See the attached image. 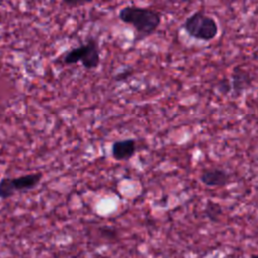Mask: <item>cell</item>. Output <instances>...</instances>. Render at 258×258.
I'll use <instances>...</instances> for the list:
<instances>
[{
	"instance_id": "8fae6325",
	"label": "cell",
	"mask_w": 258,
	"mask_h": 258,
	"mask_svg": "<svg viewBox=\"0 0 258 258\" xmlns=\"http://www.w3.org/2000/svg\"><path fill=\"white\" fill-rule=\"evenodd\" d=\"M132 74H133L132 68H130V67L125 68L123 71L117 73V74L114 76V81H115V82H123V81H126Z\"/></svg>"
},
{
	"instance_id": "9c48e42d",
	"label": "cell",
	"mask_w": 258,
	"mask_h": 258,
	"mask_svg": "<svg viewBox=\"0 0 258 258\" xmlns=\"http://www.w3.org/2000/svg\"><path fill=\"white\" fill-rule=\"evenodd\" d=\"M16 194L13 190L11 183H10V177H3L0 179V199L1 200H8L12 197H14Z\"/></svg>"
},
{
	"instance_id": "7c38bea8",
	"label": "cell",
	"mask_w": 258,
	"mask_h": 258,
	"mask_svg": "<svg viewBox=\"0 0 258 258\" xmlns=\"http://www.w3.org/2000/svg\"><path fill=\"white\" fill-rule=\"evenodd\" d=\"M63 3H64L66 5H69V6H77V5L83 4L82 2H74V1H64Z\"/></svg>"
},
{
	"instance_id": "5b68a950",
	"label": "cell",
	"mask_w": 258,
	"mask_h": 258,
	"mask_svg": "<svg viewBox=\"0 0 258 258\" xmlns=\"http://www.w3.org/2000/svg\"><path fill=\"white\" fill-rule=\"evenodd\" d=\"M230 179L229 173L222 168H205L200 174V180L206 186H225Z\"/></svg>"
},
{
	"instance_id": "4fadbf2b",
	"label": "cell",
	"mask_w": 258,
	"mask_h": 258,
	"mask_svg": "<svg viewBox=\"0 0 258 258\" xmlns=\"http://www.w3.org/2000/svg\"><path fill=\"white\" fill-rule=\"evenodd\" d=\"M250 258H258V254H252L250 256Z\"/></svg>"
},
{
	"instance_id": "30bf717a",
	"label": "cell",
	"mask_w": 258,
	"mask_h": 258,
	"mask_svg": "<svg viewBox=\"0 0 258 258\" xmlns=\"http://www.w3.org/2000/svg\"><path fill=\"white\" fill-rule=\"evenodd\" d=\"M217 89L220 93H222L223 95H227L232 91V87H231V83L230 80L228 79H223L221 80L218 84H217Z\"/></svg>"
},
{
	"instance_id": "5bb4252c",
	"label": "cell",
	"mask_w": 258,
	"mask_h": 258,
	"mask_svg": "<svg viewBox=\"0 0 258 258\" xmlns=\"http://www.w3.org/2000/svg\"><path fill=\"white\" fill-rule=\"evenodd\" d=\"M0 60H1V59H0Z\"/></svg>"
},
{
	"instance_id": "ba28073f",
	"label": "cell",
	"mask_w": 258,
	"mask_h": 258,
	"mask_svg": "<svg viewBox=\"0 0 258 258\" xmlns=\"http://www.w3.org/2000/svg\"><path fill=\"white\" fill-rule=\"evenodd\" d=\"M206 216L213 222L219 221V218L222 214V208L220 207L219 204L214 203L212 201H208L206 209H205Z\"/></svg>"
},
{
	"instance_id": "7a4b0ae2",
	"label": "cell",
	"mask_w": 258,
	"mask_h": 258,
	"mask_svg": "<svg viewBox=\"0 0 258 258\" xmlns=\"http://www.w3.org/2000/svg\"><path fill=\"white\" fill-rule=\"evenodd\" d=\"M182 29L190 37L202 41H211L219 33L216 19L201 11L190 14L182 23Z\"/></svg>"
},
{
	"instance_id": "3957f363",
	"label": "cell",
	"mask_w": 258,
	"mask_h": 258,
	"mask_svg": "<svg viewBox=\"0 0 258 258\" xmlns=\"http://www.w3.org/2000/svg\"><path fill=\"white\" fill-rule=\"evenodd\" d=\"M100 47L98 41L91 37L87 42L70 49L63 56V63L75 64L81 62L86 70L97 69L100 64Z\"/></svg>"
},
{
	"instance_id": "8992f818",
	"label": "cell",
	"mask_w": 258,
	"mask_h": 258,
	"mask_svg": "<svg viewBox=\"0 0 258 258\" xmlns=\"http://www.w3.org/2000/svg\"><path fill=\"white\" fill-rule=\"evenodd\" d=\"M41 179H42L41 172H33V173H27L17 177L10 178V183L15 194L26 192L35 188Z\"/></svg>"
},
{
	"instance_id": "52a82bcc",
	"label": "cell",
	"mask_w": 258,
	"mask_h": 258,
	"mask_svg": "<svg viewBox=\"0 0 258 258\" xmlns=\"http://www.w3.org/2000/svg\"><path fill=\"white\" fill-rule=\"evenodd\" d=\"M230 83L235 96H240L245 90H247L251 86L252 78L249 73L242 70L241 68H235L232 72Z\"/></svg>"
},
{
	"instance_id": "6da1fadb",
	"label": "cell",
	"mask_w": 258,
	"mask_h": 258,
	"mask_svg": "<svg viewBox=\"0 0 258 258\" xmlns=\"http://www.w3.org/2000/svg\"><path fill=\"white\" fill-rule=\"evenodd\" d=\"M118 18L135 29V40L139 41L152 35L157 30L162 17L160 12L149 7L127 5L119 10Z\"/></svg>"
},
{
	"instance_id": "277c9868",
	"label": "cell",
	"mask_w": 258,
	"mask_h": 258,
	"mask_svg": "<svg viewBox=\"0 0 258 258\" xmlns=\"http://www.w3.org/2000/svg\"><path fill=\"white\" fill-rule=\"evenodd\" d=\"M137 151V143L133 138L116 140L112 143L111 154L117 161H127L131 159Z\"/></svg>"
}]
</instances>
